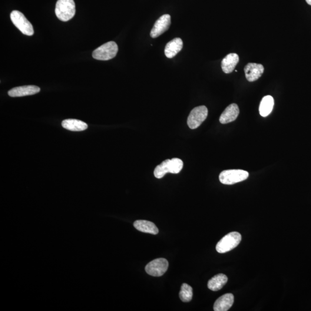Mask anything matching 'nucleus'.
Returning a JSON list of instances; mask_svg holds the SVG:
<instances>
[{
	"label": "nucleus",
	"instance_id": "obj_1",
	"mask_svg": "<svg viewBox=\"0 0 311 311\" xmlns=\"http://www.w3.org/2000/svg\"><path fill=\"white\" fill-rule=\"evenodd\" d=\"M55 15L62 22L70 21L76 14L74 0H58L55 9Z\"/></svg>",
	"mask_w": 311,
	"mask_h": 311
},
{
	"label": "nucleus",
	"instance_id": "obj_2",
	"mask_svg": "<svg viewBox=\"0 0 311 311\" xmlns=\"http://www.w3.org/2000/svg\"><path fill=\"white\" fill-rule=\"evenodd\" d=\"M241 240V234L237 232H233L223 237L216 245V250L218 253L229 252L239 245Z\"/></svg>",
	"mask_w": 311,
	"mask_h": 311
},
{
	"label": "nucleus",
	"instance_id": "obj_3",
	"mask_svg": "<svg viewBox=\"0 0 311 311\" xmlns=\"http://www.w3.org/2000/svg\"><path fill=\"white\" fill-rule=\"evenodd\" d=\"M118 52L117 44L113 41L108 42L95 49L92 53V57L98 60L108 61L114 58Z\"/></svg>",
	"mask_w": 311,
	"mask_h": 311
},
{
	"label": "nucleus",
	"instance_id": "obj_4",
	"mask_svg": "<svg viewBox=\"0 0 311 311\" xmlns=\"http://www.w3.org/2000/svg\"><path fill=\"white\" fill-rule=\"evenodd\" d=\"M249 177L247 171L242 170H228L221 172L219 180L221 183L232 185L246 180Z\"/></svg>",
	"mask_w": 311,
	"mask_h": 311
},
{
	"label": "nucleus",
	"instance_id": "obj_5",
	"mask_svg": "<svg viewBox=\"0 0 311 311\" xmlns=\"http://www.w3.org/2000/svg\"><path fill=\"white\" fill-rule=\"evenodd\" d=\"M11 21L16 27L21 31L23 34L32 36L34 34L31 23L29 22L26 16L21 12L14 11L11 14Z\"/></svg>",
	"mask_w": 311,
	"mask_h": 311
},
{
	"label": "nucleus",
	"instance_id": "obj_6",
	"mask_svg": "<svg viewBox=\"0 0 311 311\" xmlns=\"http://www.w3.org/2000/svg\"><path fill=\"white\" fill-rule=\"evenodd\" d=\"M208 110L205 105L194 108L188 115L187 119L188 127L191 129L198 128L206 120Z\"/></svg>",
	"mask_w": 311,
	"mask_h": 311
},
{
	"label": "nucleus",
	"instance_id": "obj_7",
	"mask_svg": "<svg viewBox=\"0 0 311 311\" xmlns=\"http://www.w3.org/2000/svg\"><path fill=\"white\" fill-rule=\"evenodd\" d=\"M168 265V260L164 258H157L149 263L145 267V271L149 275L161 277L166 272Z\"/></svg>",
	"mask_w": 311,
	"mask_h": 311
},
{
	"label": "nucleus",
	"instance_id": "obj_8",
	"mask_svg": "<svg viewBox=\"0 0 311 311\" xmlns=\"http://www.w3.org/2000/svg\"><path fill=\"white\" fill-rule=\"evenodd\" d=\"M171 25V16L165 14L161 16L155 23L153 28L150 33L152 38H156L163 34L170 28Z\"/></svg>",
	"mask_w": 311,
	"mask_h": 311
},
{
	"label": "nucleus",
	"instance_id": "obj_9",
	"mask_svg": "<svg viewBox=\"0 0 311 311\" xmlns=\"http://www.w3.org/2000/svg\"><path fill=\"white\" fill-rule=\"evenodd\" d=\"M247 80L250 82L256 81L259 79L264 72L262 64L257 63H249L244 69Z\"/></svg>",
	"mask_w": 311,
	"mask_h": 311
},
{
	"label": "nucleus",
	"instance_id": "obj_10",
	"mask_svg": "<svg viewBox=\"0 0 311 311\" xmlns=\"http://www.w3.org/2000/svg\"><path fill=\"white\" fill-rule=\"evenodd\" d=\"M40 88L36 85H25L12 88L8 94L11 97H22L39 93Z\"/></svg>",
	"mask_w": 311,
	"mask_h": 311
},
{
	"label": "nucleus",
	"instance_id": "obj_11",
	"mask_svg": "<svg viewBox=\"0 0 311 311\" xmlns=\"http://www.w3.org/2000/svg\"><path fill=\"white\" fill-rule=\"evenodd\" d=\"M239 112V107L236 104H233L228 105L220 116L219 120L220 123L227 124L235 121Z\"/></svg>",
	"mask_w": 311,
	"mask_h": 311
},
{
	"label": "nucleus",
	"instance_id": "obj_12",
	"mask_svg": "<svg viewBox=\"0 0 311 311\" xmlns=\"http://www.w3.org/2000/svg\"><path fill=\"white\" fill-rule=\"evenodd\" d=\"M234 303V296L232 293H227L218 298L213 307L215 311H227L229 310Z\"/></svg>",
	"mask_w": 311,
	"mask_h": 311
},
{
	"label": "nucleus",
	"instance_id": "obj_13",
	"mask_svg": "<svg viewBox=\"0 0 311 311\" xmlns=\"http://www.w3.org/2000/svg\"><path fill=\"white\" fill-rule=\"evenodd\" d=\"M183 46V41L181 38H177L168 42L165 48V55L168 58H174L180 52Z\"/></svg>",
	"mask_w": 311,
	"mask_h": 311
},
{
	"label": "nucleus",
	"instance_id": "obj_14",
	"mask_svg": "<svg viewBox=\"0 0 311 311\" xmlns=\"http://www.w3.org/2000/svg\"><path fill=\"white\" fill-rule=\"evenodd\" d=\"M239 61V55L236 53H230L223 59L221 68L225 74H231L234 71Z\"/></svg>",
	"mask_w": 311,
	"mask_h": 311
},
{
	"label": "nucleus",
	"instance_id": "obj_15",
	"mask_svg": "<svg viewBox=\"0 0 311 311\" xmlns=\"http://www.w3.org/2000/svg\"><path fill=\"white\" fill-rule=\"evenodd\" d=\"M135 228L142 233L157 234L158 230L156 225L147 220H137L134 223Z\"/></svg>",
	"mask_w": 311,
	"mask_h": 311
},
{
	"label": "nucleus",
	"instance_id": "obj_16",
	"mask_svg": "<svg viewBox=\"0 0 311 311\" xmlns=\"http://www.w3.org/2000/svg\"><path fill=\"white\" fill-rule=\"evenodd\" d=\"M62 126L67 130L73 131H84L88 128V125L85 122L74 119H68L62 121Z\"/></svg>",
	"mask_w": 311,
	"mask_h": 311
},
{
	"label": "nucleus",
	"instance_id": "obj_17",
	"mask_svg": "<svg viewBox=\"0 0 311 311\" xmlns=\"http://www.w3.org/2000/svg\"><path fill=\"white\" fill-rule=\"evenodd\" d=\"M228 281V277L224 274H218L211 279L207 284L208 288L212 291H218L223 288Z\"/></svg>",
	"mask_w": 311,
	"mask_h": 311
},
{
	"label": "nucleus",
	"instance_id": "obj_18",
	"mask_svg": "<svg viewBox=\"0 0 311 311\" xmlns=\"http://www.w3.org/2000/svg\"><path fill=\"white\" fill-rule=\"evenodd\" d=\"M274 104V99L271 96L267 95L261 101L259 105V113L263 117H266L273 111Z\"/></svg>",
	"mask_w": 311,
	"mask_h": 311
},
{
	"label": "nucleus",
	"instance_id": "obj_19",
	"mask_svg": "<svg viewBox=\"0 0 311 311\" xmlns=\"http://www.w3.org/2000/svg\"><path fill=\"white\" fill-rule=\"evenodd\" d=\"M167 173L172 174V166L170 159L163 161L155 168L154 171L155 177L157 179L164 177Z\"/></svg>",
	"mask_w": 311,
	"mask_h": 311
},
{
	"label": "nucleus",
	"instance_id": "obj_20",
	"mask_svg": "<svg viewBox=\"0 0 311 311\" xmlns=\"http://www.w3.org/2000/svg\"><path fill=\"white\" fill-rule=\"evenodd\" d=\"M193 293L192 287L187 284H183L181 286L180 293V299L183 302H189L193 298Z\"/></svg>",
	"mask_w": 311,
	"mask_h": 311
},
{
	"label": "nucleus",
	"instance_id": "obj_21",
	"mask_svg": "<svg viewBox=\"0 0 311 311\" xmlns=\"http://www.w3.org/2000/svg\"><path fill=\"white\" fill-rule=\"evenodd\" d=\"M172 174L180 173L183 167V162L180 158H173L171 160Z\"/></svg>",
	"mask_w": 311,
	"mask_h": 311
},
{
	"label": "nucleus",
	"instance_id": "obj_22",
	"mask_svg": "<svg viewBox=\"0 0 311 311\" xmlns=\"http://www.w3.org/2000/svg\"><path fill=\"white\" fill-rule=\"evenodd\" d=\"M308 4H309L311 6V0H306Z\"/></svg>",
	"mask_w": 311,
	"mask_h": 311
}]
</instances>
